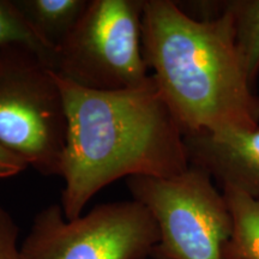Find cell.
Returning <instances> with one entry per match:
<instances>
[{
  "label": "cell",
  "instance_id": "obj_1",
  "mask_svg": "<svg viewBox=\"0 0 259 259\" xmlns=\"http://www.w3.org/2000/svg\"><path fill=\"white\" fill-rule=\"evenodd\" d=\"M54 76L67 115L60 203L67 220L82 216L96 193L121 178H171L190 167L184 132L153 74L139 88L118 92Z\"/></svg>",
  "mask_w": 259,
  "mask_h": 259
},
{
  "label": "cell",
  "instance_id": "obj_2",
  "mask_svg": "<svg viewBox=\"0 0 259 259\" xmlns=\"http://www.w3.org/2000/svg\"><path fill=\"white\" fill-rule=\"evenodd\" d=\"M142 50L157 88L184 135L259 127L227 5L198 19L170 0H144Z\"/></svg>",
  "mask_w": 259,
  "mask_h": 259
},
{
  "label": "cell",
  "instance_id": "obj_3",
  "mask_svg": "<svg viewBox=\"0 0 259 259\" xmlns=\"http://www.w3.org/2000/svg\"><path fill=\"white\" fill-rule=\"evenodd\" d=\"M67 136L63 93L54 71L34 52H0V144L45 177H61Z\"/></svg>",
  "mask_w": 259,
  "mask_h": 259
},
{
  "label": "cell",
  "instance_id": "obj_4",
  "mask_svg": "<svg viewBox=\"0 0 259 259\" xmlns=\"http://www.w3.org/2000/svg\"><path fill=\"white\" fill-rule=\"evenodd\" d=\"M144 0H89L58 47L56 72L80 88L118 92L150 78L142 50Z\"/></svg>",
  "mask_w": 259,
  "mask_h": 259
},
{
  "label": "cell",
  "instance_id": "obj_5",
  "mask_svg": "<svg viewBox=\"0 0 259 259\" xmlns=\"http://www.w3.org/2000/svg\"><path fill=\"white\" fill-rule=\"evenodd\" d=\"M126 184L135 200L156 222L160 241L155 259H225L232 219L223 194L197 167L171 178L131 177Z\"/></svg>",
  "mask_w": 259,
  "mask_h": 259
},
{
  "label": "cell",
  "instance_id": "obj_6",
  "mask_svg": "<svg viewBox=\"0 0 259 259\" xmlns=\"http://www.w3.org/2000/svg\"><path fill=\"white\" fill-rule=\"evenodd\" d=\"M158 241L153 215L135 199L99 204L74 220L56 203L34 218L21 259H147Z\"/></svg>",
  "mask_w": 259,
  "mask_h": 259
},
{
  "label": "cell",
  "instance_id": "obj_7",
  "mask_svg": "<svg viewBox=\"0 0 259 259\" xmlns=\"http://www.w3.org/2000/svg\"><path fill=\"white\" fill-rule=\"evenodd\" d=\"M189 161L259 199V127H228L184 135Z\"/></svg>",
  "mask_w": 259,
  "mask_h": 259
},
{
  "label": "cell",
  "instance_id": "obj_8",
  "mask_svg": "<svg viewBox=\"0 0 259 259\" xmlns=\"http://www.w3.org/2000/svg\"><path fill=\"white\" fill-rule=\"evenodd\" d=\"M14 3L30 27L58 50L78 23L89 0H14Z\"/></svg>",
  "mask_w": 259,
  "mask_h": 259
},
{
  "label": "cell",
  "instance_id": "obj_9",
  "mask_svg": "<svg viewBox=\"0 0 259 259\" xmlns=\"http://www.w3.org/2000/svg\"><path fill=\"white\" fill-rule=\"evenodd\" d=\"M232 219L225 259H259V199L235 187H223Z\"/></svg>",
  "mask_w": 259,
  "mask_h": 259
},
{
  "label": "cell",
  "instance_id": "obj_10",
  "mask_svg": "<svg viewBox=\"0 0 259 259\" xmlns=\"http://www.w3.org/2000/svg\"><path fill=\"white\" fill-rule=\"evenodd\" d=\"M21 46L34 52L51 70H56L58 50L30 27L14 0H0V52Z\"/></svg>",
  "mask_w": 259,
  "mask_h": 259
},
{
  "label": "cell",
  "instance_id": "obj_11",
  "mask_svg": "<svg viewBox=\"0 0 259 259\" xmlns=\"http://www.w3.org/2000/svg\"><path fill=\"white\" fill-rule=\"evenodd\" d=\"M233 16L235 45L252 85L259 73V0L226 3Z\"/></svg>",
  "mask_w": 259,
  "mask_h": 259
},
{
  "label": "cell",
  "instance_id": "obj_12",
  "mask_svg": "<svg viewBox=\"0 0 259 259\" xmlns=\"http://www.w3.org/2000/svg\"><path fill=\"white\" fill-rule=\"evenodd\" d=\"M19 229L10 212L0 204V259H21Z\"/></svg>",
  "mask_w": 259,
  "mask_h": 259
},
{
  "label": "cell",
  "instance_id": "obj_13",
  "mask_svg": "<svg viewBox=\"0 0 259 259\" xmlns=\"http://www.w3.org/2000/svg\"><path fill=\"white\" fill-rule=\"evenodd\" d=\"M28 168L27 162L0 144V180L18 176Z\"/></svg>",
  "mask_w": 259,
  "mask_h": 259
}]
</instances>
